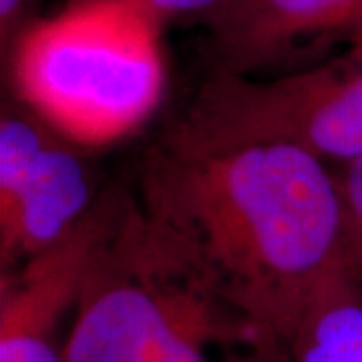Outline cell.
Here are the masks:
<instances>
[{
    "label": "cell",
    "instance_id": "2",
    "mask_svg": "<svg viewBox=\"0 0 362 362\" xmlns=\"http://www.w3.org/2000/svg\"><path fill=\"white\" fill-rule=\"evenodd\" d=\"M65 362H288V349L125 189L81 288Z\"/></svg>",
    "mask_w": 362,
    "mask_h": 362
},
{
    "label": "cell",
    "instance_id": "1",
    "mask_svg": "<svg viewBox=\"0 0 362 362\" xmlns=\"http://www.w3.org/2000/svg\"><path fill=\"white\" fill-rule=\"evenodd\" d=\"M133 194L221 294L286 349L344 266L332 168L292 147L181 153L153 141Z\"/></svg>",
    "mask_w": 362,
    "mask_h": 362
},
{
    "label": "cell",
    "instance_id": "7",
    "mask_svg": "<svg viewBox=\"0 0 362 362\" xmlns=\"http://www.w3.org/2000/svg\"><path fill=\"white\" fill-rule=\"evenodd\" d=\"M103 192L97 189L90 147L52 131L18 194L0 209L2 272L63 240L89 216Z\"/></svg>",
    "mask_w": 362,
    "mask_h": 362
},
{
    "label": "cell",
    "instance_id": "10",
    "mask_svg": "<svg viewBox=\"0 0 362 362\" xmlns=\"http://www.w3.org/2000/svg\"><path fill=\"white\" fill-rule=\"evenodd\" d=\"M145 16L161 30L171 23L192 18L197 23L204 14L216 8L221 0H115Z\"/></svg>",
    "mask_w": 362,
    "mask_h": 362
},
{
    "label": "cell",
    "instance_id": "11",
    "mask_svg": "<svg viewBox=\"0 0 362 362\" xmlns=\"http://www.w3.org/2000/svg\"><path fill=\"white\" fill-rule=\"evenodd\" d=\"M42 0H0V54L4 57L30 26L40 21Z\"/></svg>",
    "mask_w": 362,
    "mask_h": 362
},
{
    "label": "cell",
    "instance_id": "12",
    "mask_svg": "<svg viewBox=\"0 0 362 362\" xmlns=\"http://www.w3.org/2000/svg\"><path fill=\"white\" fill-rule=\"evenodd\" d=\"M349 54L356 57V59H362V30H358L349 42V49H346Z\"/></svg>",
    "mask_w": 362,
    "mask_h": 362
},
{
    "label": "cell",
    "instance_id": "9",
    "mask_svg": "<svg viewBox=\"0 0 362 362\" xmlns=\"http://www.w3.org/2000/svg\"><path fill=\"white\" fill-rule=\"evenodd\" d=\"M332 173L340 202L344 264L362 276V156L334 165Z\"/></svg>",
    "mask_w": 362,
    "mask_h": 362
},
{
    "label": "cell",
    "instance_id": "6",
    "mask_svg": "<svg viewBox=\"0 0 362 362\" xmlns=\"http://www.w3.org/2000/svg\"><path fill=\"white\" fill-rule=\"evenodd\" d=\"M125 189H105L63 240L0 278V362H65V342L93 256Z\"/></svg>",
    "mask_w": 362,
    "mask_h": 362
},
{
    "label": "cell",
    "instance_id": "5",
    "mask_svg": "<svg viewBox=\"0 0 362 362\" xmlns=\"http://www.w3.org/2000/svg\"><path fill=\"white\" fill-rule=\"evenodd\" d=\"M197 25L206 73L280 75L349 47L362 30V0H221Z\"/></svg>",
    "mask_w": 362,
    "mask_h": 362
},
{
    "label": "cell",
    "instance_id": "4",
    "mask_svg": "<svg viewBox=\"0 0 362 362\" xmlns=\"http://www.w3.org/2000/svg\"><path fill=\"white\" fill-rule=\"evenodd\" d=\"M181 153L282 145L334 168L362 156V59L274 77L206 73L156 139Z\"/></svg>",
    "mask_w": 362,
    "mask_h": 362
},
{
    "label": "cell",
    "instance_id": "3",
    "mask_svg": "<svg viewBox=\"0 0 362 362\" xmlns=\"http://www.w3.org/2000/svg\"><path fill=\"white\" fill-rule=\"evenodd\" d=\"M163 30L115 0H69L2 57L11 95L85 147L139 129L165 93Z\"/></svg>",
    "mask_w": 362,
    "mask_h": 362
},
{
    "label": "cell",
    "instance_id": "8",
    "mask_svg": "<svg viewBox=\"0 0 362 362\" xmlns=\"http://www.w3.org/2000/svg\"><path fill=\"white\" fill-rule=\"evenodd\" d=\"M288 362H362V276L344 264L288 342Z\"/></svg>",
    "mask_w": 362,
    "mask_h": 362
}]
</instances>
